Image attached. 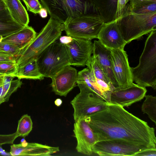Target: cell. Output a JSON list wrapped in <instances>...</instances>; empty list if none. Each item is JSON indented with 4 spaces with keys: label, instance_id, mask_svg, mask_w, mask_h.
Returning <instances> with one entry per match:
<instances>
[{
    "label": "cell",
    "instance_id": "cell-10",
    "mask_svg": "<svg viewBox=\"0 0 156 156\" xmlns=\"http://www.w3.org/2000/svg\"><path fill=\"white\" fill-rule=\"evenodd\" d=\"M112 66L119 87H124L133 83L128 55L124 49H110Z\"/></svg>",
    "mask_w": 156,
    "mask_h": 156
},
{
    "label": "cell",
    "instance_id": "cell-29",
    "mask_svg": "<svg viewBox=\"0 0 156 156\" xmlns=\"http://www.w3.org/2000/svg\"><path fill=\"white\" fill-rule=\"evenodd\" d=\"M25 3L28 11L34 14L39 13L43 7L38 0H22Z\"/></svg>",
    "mask_w": 156,
    "mask_h": 156
},
{
    "label": "cell",
    "instance_id": "cell-21",
    "mask_svg": "<svg viewBox=\"0 0 156 156\" xmlns=\"http://www.w3.org/2000/svg\"><path fill=\"white\" fill-rule=\"evenodd\" d=\"M16 77L18 79L42 80L44 77L40 73L36 59H34L22 67H18Z\"/></svg>",
    "mask_w": 156,
    "mask_h": 156
},
{
    "label": "cell",
    "instance_id": "cell-40",
    "mask_svg": "<svg viewBox=\"0 0 156 156\" xmlns=\"http://www.w3.org/2000/svg\"><path fill=\"white\" fill-rule=\"evenodd\" d=\"M144 0L156 2V0Z\"/></svg>",
    "mask_w": 156,
    "mask_h": 156
},
{
    "label": "cell",
    "instance_id": "cell-31",
    "mask_svg": "<svg viewBox=\"0 0 156 156\" xmlns=\"http://www.w3.org/2000/svg\"><path fill=\"white\" fill-rule=\"evenodd\" d=\"M130 0H117V5L115 14V19L119 17L123 14Z\"/></svg>",
    "mask_w": 156,
    "mask_h": 156
},
{
    "label": "cell",
    "instance_id": "cell-36",
    "mask_svg": "<svg viewBox=\"0 0 156 156\" xmlns=\"http://www.w3.org/2000/svg\"><path fill=\"white\" fill-rule=\"evenodd\" d=\"M6 5L3 0H0V11L6 9Z\"/></svg>",
    "mask_w": 156,
    "mask_h": 156
},
{
    "label": "cell",
    "instance_id": "cell-41",
    "mask_svg": "<svg viewBox=\"0 0 156 156\" xmlns=\"http://www.w3.org/2000/svg\"><path fill=\"white\" fill-rule=\"evenodd\" d=\"M3 38V37L2 36H0V42L2 41V40Z\"/></svg>",
    "mask_w": 156,
    "mask_h": 156
},
{
    "label": "cell",
    "instance_id": "cell-42",
    "mask_svg": "<svg viewBox=\"0 0 156 156\" xmlns=\"http://www.w3.org/2000/svg\"><path fill=\"white\" fill-rule=\"evenodd\" d=\"M0 75H1V74H0Z\"/></svg>",
    "mask_w": 156,
    "mask_h": 156
},
{
    "label": "cell",
    "instance_id": "cell-43",
    "mask_svg": "<svg viewBox=\"0 0 156 156\" xmlns=\"http://www.w3.org/2000/svg\"><path fill=\"white\" fill-rule=\"evenodd\" d=\"M4 1V0H3Z\"/></svg>",
    "mask_w": 156,
    "mask_h": 156
},
{
    "label": "cell",
    "instance_id": "cell-39",
    "mask_svg": "<svg viewBox=\"0 0 156 156\" xmlns=\"http://www.w3.org/2000/svg\"><path fill=\"white\" fill-rule=\"evenodd\" d=\"M4 77V76L0 75V86L2 85Z\"/></svg>",
    "mask_w": 156,
    "mask_h": 156
},
{
    "label": "cell",
    "instance_id": "cell-6",
    "mask_svg": "<svg viewBox=\"0 0 156 156\" xmlns=\"http://www.w3.org/2000/svg\"><path fill=\"white\" fill-rule=\"evenodd\" d=\"M40 73L44 77L51 78L66 66L70 65V59L65 45L55 41L37 57Z\"/></svg>",
    "mask_w": 156,
    "mask_h": 156
},
{
    "label": "cell",
    "instance_id": "cell-13",
    "mask_svg": "<svg viewBox=\"0 0 156 156\" xmlns=\"http://www.w3.org/2000/svg\"><path fill=\"white\" fill-rule=\"evenodd\" d=\"M91 40L73 38L72 41L66 45L70 59V65L84 66L92 53Z\"/></svg>",
    "mask_w": 156,
    "mask_h": 156
},
{
    "label": "cell",
    "instance_id": "cell-26",
    "mask_svg": "<svg viewBox=\"0 0 156 156\" xmlns=\"http://www.w3.org/2000/svg\"><path fill=\"white\" fill-rule=\"evenodd\" d=\"M32 128L33 122L30 116L25 114L18 121L16 132L19 136L25 138L29 134Z\"/></svg>",
    "mask_w": 156,
    "mask_h": 156
},
{
    "label": "cell",
    "instance_id": "cell-20",
    "mask_svg": "<svg viewBox=\"0 0 156 156\" xmlns=\"http://www.w3.org/2000/svg\"><path fill=\"white\" fill-rule=\"evenodd\" d=\"M24 27L13 19L7 8L0 11V36H8Z\"/></svg>",
    "mask_w": 156,
    "mask_h": 156
},
{
    "label": "cell",
    "instance_id": "cell-17",
    "mask_svg": "<svg viewBox=\"0 0 156 156\" xmlns=\"http://www.w3.org/2000/svg\"><path fill=\"white\" fill-rule=\"evenodd\" d=\"M92 53L112 85L114 88L119 87L112 71L110 48L105 46L99 40H95L92 44Z\"/></svg>",
    "mask_w": 156,
    "mask_h": 156
},
{
    "label": "cell",
    "instance_id": "cell-15",
    "mask_svg": "<svg viewBox=\"0 0 156 156\" xmlns=\"http://www.w3.org/2000/svg\"><path fill=\"white\" fill-rule=\"evenodd\" d=\"M97 38L102 44L110 49H124L127 44L122 35L117 19L105 23Z\"/></svg>",
    "mask_w": 156,
    "mask_h": 156
},
{
    "label": "cell",
    "instance_id": "cell-16",
    "mask_svg": "<svg viewBox=\"0 0 156 156\" xmlns=\"http://www.w3.org/2000/svg\"><path fill=\"white\" fill-rule=\"evenodd\" d=\"M59 151L58 147L36 143H28L24 140L18 144L10 146V155L50 156Z\"/></svg>",
    "mask_w": 156,
    "mask_h": 156
},
{
    "label": "cell",
    "instance_id": "cell-1",
    "mask_svg": "<svg viewBox=\"0 0 156 156\" xmlns=\"http://www.w3.org/2000/svg\"><path fill=\"white\" fill-rule=\"evenodd\" d=\"M107 103L105 109L84 119L93 130L96 141L120 140L146 149H156L154 128L123 107Z\"/></svg>",
    "mask_w": 156,
    "mask_h": 156
},
{
    "label": "cell",
    "instance_id": "cell-12",
    "mask_svg": "<svg viewBox=\"0 0 156 156\" xmlns=\"http://www.w3.org/2000/svg\"><path fill=\"white\" fill-rule=\"evenodd\" d=\"M73 131L77 141L76 147L77 151L85 155H91L96 140L93 130L88 123L83 119L75 121Z\"/></svg>",
    "mask_w": 156,
    "mask_h": 156
},
{
    "label": "cell",
    "instance_id": "cell-24",
    "mask_svg": "<svg viewBox=\"0 0 156 156\" xmlns=\"http://www.w3.org/2000/svg\"><path fill=\"white\" fill-rule=\"evenodd\" d=\"M86 65L87 66V68L94 80H102L114 87L103 71L97 59L93 55L91 56Z\"/></svg>",
    "mask_w": 156,
    "mask_h": 156
},
{
    "label": "cell",
    "instance_id": "cell-14",
    "mask_svg": "<svg viewBox=\"0 0 156 156\" xmlns=\"http://www.w3.org/2000/svg\"><path fill=\"white\" fill-rule=\"evenodd\" d=\"M77 70L69 65L51 78L52 91L57 95L66 96L76 86Z\"/></svg>",
    "mask_w": 156,
    "mask_h": 156
},
{
    "label": "cell",
    "instance_id": "cell-28",
    "mask_svg": "<svg viewBox=\"0 0 156 156\" xmlns=\"http://www.w3.org/2000/svg\"><path fill=\"white\" fill-rule=\"evenodd\" d=\"M20 50L16 46L10 43L2 41L0 42V51L5 54L15 57Z\"/></svg>",
    "mask_w": 156,
    "mask_h": 156
},
{
    "label": "cell",
    "instance_id": "cell-34",
    "mask_svg": "<svg viewBox=\"0 0 156 156\" xmlns=\"http://www.w3.org/2000/svg\"><path fill=\"white\" fill-rule=\"evenodd\" d=\"M59 41L62 44L66 45L70 43L72 40L73 37L69 36H62L59 38Z\"/></svg>",
    "mask_w": 156,
    "mask_h": 156
},
{
    "label": "cell",
    "instance_id": "cell-18",
    "mask_svg": "<svg viewBox=\"0 0 156 156\" xmlns=\"http://www.w3.org/2000/svg\"><path fill=\"white\" fill-rule=\"evenodd\" d=\"M37 35L33 28L27 26L15 33L3 37L2 41L12 44L21 50L29 44Z\"/></svg>",
    "mask_w": 156,
    "mask_h": 156
},
{
    "label": "cell",
    "instance_id": "cell-33",
    "mask_svg": "<svg viewBox=\"0 0 156 156\" xmlns=\"http://www.w3.org/2000/svg\"><path fill=\"white\" fill-rule=\"evenodd\" d=\"M15 57L6 54L0 51V62L15 61Z\"/></svg>",
    "mask_w": 156,
    "mask_h": 156
},
{
    "label": "cell",
    "instance_id": "cell-2",
    "mask_svg": "<svg viewBox=\"0 0 156 156\" xmlns=\"http://www.w3.org/2000/svg\"><path fill=\"white\" fill-rule=\"evenodd\" d=\"M64 30V24L50 17L48 22L35 38L20 50L15 57L18 67L35 59L38 55L53 42L58 39Z\"/></svg>",
    "mask_w": 156,
    "mask_h": 156
},
{
    "label": "cell",
    "instance_id": "cell-5",
    "mask_svg": "<svg viewBox=\"0 0 156 156\" xmlns=\"http://www.w3.org/2000/svg\"><path fill=\"white\" fill-rule=\"evenodd\" d=\"M40 0L50 17L64 24L72 18L94 14L93 0Z\"/></svg>",
    "mask_w": 156,
    "mask_h": 156
},
{
    "label": "cell",
    "instance_id": "cell-9",
    "mask_svg": "<svg viewBox=\"0 0 156 156\" xmlns=\"http://www.w3.org/2000/svg\"><path fill=\"white\" fill-rule=\"evenodd\" d=\"M146 150L125 140L111 139L96 141L93 147L92 152L101 156H134L137 153Z\"/></svg>",
    "mask_w": 156,
    "mask_h": 156
},
{
    "label": "cell",
    "instance_id": "cell-22",
    "mask_svg": "<svg viewBox=\"0 0 156 156\" xmlns=\"http://www.w3.org/2000/svg\"><path fill=\"white\" fill-rule=\"evenodd\" d=\"M14 76H4L1 95L0 97V105L8 101L11 94L20 88L22 83L20 79L13 80Z\"/></svg>",
    "mask_w": 156,
    "mask_h": 156
},
{
    "label": "cell",
    "instance_id": "cell-32",
    "mask_svg": "<svg viewBox=\"0 0 156 156\" xmlns=\"http://www.w3.org/2000/svg\"><path fill=\"white\" fill-rule=\"evenodd\" d=\"M156 156V149H147L140 151L134 156Z\"/></svg>",
    "mask_w": 156,
    "mask_h": 156
},
{
    "label": "cell",
    "instance_id": "cell-8",
    "mask_svg": "<svg viewBox=\"0 0 156 156\" xmlns=\"http://www.w3.org/2000/svg\"><path fill=\"white\" fill-rule=\"evenodd\" d=\"M80 92L71 101L75 121L105 109L108 103L83 83L76 82Z\"/></svg>",
    "mask_w": 156,
    "mask_h": 156
},
{
    "label": "cell",
    "instance_id": "cell-19",
    "mask_svg": "<svg viewBox=\"0 0 156 156\" xmlns=\"http://www.w3.org/2000/svg\"><path fill=\"white\" fill-rule=\"evenodd\" d=\"M9 13L16 22L24 26H28L29 18L25 8L20 0H4Z\"/></svg>",
    "mask_w": 156,
    "mask_h": 156
},
{
    "label": "cell",
    "instance_id": "cell-37",
    "mask_svg": "<svg viewBox=\"0 0 156 156\" xmlns=\"http://www.w3.org/2000/svg\"><path fill=\"white\" fill-rule=\"evenodd\" d=\"M62 103V101L59 98L56 99L55 101V104L57 106H60Z\"/></svg>",
    "mask_w": 156,
    "mask_h": 156
},
{
    "label": "cell",
    "instance_id": "cell-27",
    "mask_svg": "<svg viewBox=\"0 0 156 156\" xmlns=\"http://www.w3.org/2000/svg\"><path fill=\"white\" fill-rule=\"evenodd\" d=\"M18 66L15 61L0 62V74L15 77Z\"/></svg>",
    "mask_w": 156,
    "mask_h": 156
},
{
    "label": "cell",
    "instance_id": "cell-11",
    "mask_svg": "<svg viewBox=\"0 0 156 156\" xmlns=\"http://www.w3.org/2000/svg\"><path fill=\"white\" fill-rule=\"evenodd\" d=\"M147 92L145 87L133 83L126 87H115L111 93L109 103L128 107L142 99Z\"/></svg>",
    "mask_w": 156,
    "mask_h": 156
},
{
    "label": "cell",
    "instance_id": "cell-7",
    "mask_svg": "<svg viewBox=\"0 0 156 156\" xmlns=\"http://www.w3.org/2000/svg\"><path fill=\"white\" fill-rule=\"evenodd\" d=\"M105 23L102 17L94 14L81 15L70 20L64 24L67 36L73 38L91 40L97 38Z\"/></svg>",
    "mask_w": 156,
    "mask_h": 156
},
{
    "label": "cell",
    "instance_id": "cell-3",
    "mask_svg": "<svg viewBox=\"0 0 156 156\" xmlns=\"http://www.w3.org/2000/svg\"><path fill=\"white\" fill-rule=\"evenodd\" d=\"M131 69L133 81L156 89V29L150 32L145 41L139 64Z\"/></svg>",
    "mask_w": 156,
    "mask_h": 156
},
{
    "label": "cell",
    "instance_id": "cell-25",
    "mask_svg": "<svg viewBox=\"0 0 156 156\" xmlns=\"http://www.w3.org/2000/svg\"><path fill=\"white\" fill-rule=\"evenodd\" d=\"M144 97L145 99L141 106L142 111L144 113L147 114L156 125V97L146 95Z\"/></svg>",
    "mask_w": 156,
    "mask_h": 156
},
{
    "label": "cell",
    "instance_id": "cell-35",
    "mask_svg": "<svg viewBox=\"0 0 156 156\" xmlns=\"http://www.w3.org/2000/svg\"><path fill=\"white\" fill-rule=\"evenodd\" d=\"M39 13L41 16L43 18H46L48 16L47 11V10L44 7L42 8Z\"/></svg>",
    "mask_w": 156,
    "mask_h": 156
},
{
    "label": "cell",
    "instance_id": "cell-23",
    "mask_svg": "<svg viewBox=\"0 0 156 156\" xmlns=\"http://www.w3.org/2000/svg\"><path fill=\"white\" fill-rule=\"evenodd\" d=\"M126 8L136 13H150L156 12V2L144 0H130L129 5Z\"/></svg>",
    "mask_w": 156,
    "mask_h": 156
},
{
    "label": "cell",
    "instance_id": "cell-30",
    "mask_svg": "<svg viewBox=\"0 0 156 156\" xmlns=\"http://www.w3.org/2000/svg\"><path fill=\"white\" fill-rule=\"evenodd\" d=\"M19 136L16 132L13 133L6 134H0V146L5 144H13L15 140Z\"/></svg>",
    "mask_w": 156,
    "mask_h": 156
},
{
    "label": "cell",
    "instance_id": "cell-4",
    "mask_svg": "<svg viewBox=\"0 0 156 156\" xmlns=\"http://www.w3.org/2000/svg\"><path fill=\"white\" fill-rule=\"evenodd\" d=\"M117 22L127 44L156 29V12L140 14L126 8Z\"/></svg>",
    "mask_w": 156,
    "mask_h": 156
},
{
    "label": "cell",
    "instance_id": "cell-38",
    "mask_svg": "<svg viewBox=\"0 0 156 156\" xmlns=\"http://www.w3.org/2000/svg\"><path fill=\"white\" fill-rule=\"evenodd\" d=\"M8 154H10L9 153L8 154L5 152V151L3 149L2 147V146H0V155H8Z\"/></svg>",
    "mask_w": 156,
    "mask_h": 156
}]
</instances>
